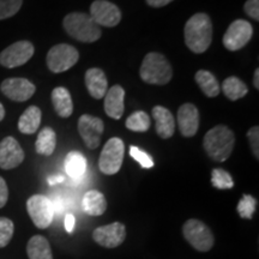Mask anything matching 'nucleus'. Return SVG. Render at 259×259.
Listing matches in <instances>:
<instances>
[{
    "label": "nucleus",
    "mask_w": 259,
    "mask_h": 259,
    "mask_svg": "<svg viewBox=\"0 0 259 259\" xmlns=\"http://www.w3.org/2000/svg\"><path fill=\"white\" fill-rule=\"evenodd\" d=\"M185 44L196 54H202L210 47L212 41V23L206 14L199 12L186 22L184 28Z\"/></svg>",
    "instance_id": "1"
},
{
    "label": "nucleus",
    "mask_w": 259,
    "mask_h": 259,
    "mask_svg": "<svg viewBox=\"0 0 259 259\" xmlns=\"http://www.w3.org/2000/svg\"><path fill=\"white\" fill-rule=\"evenodd\" d=\"M235 136L229 127L218 125L206 132L203 139L204 150L212 161L225 162L233 153Z\"/></svg>",
    "instance_id": "2"
},
{
    "label": "nucleus",
    "mask_w": 259,
    "mask_h": 259,
    "mask_svg": "<svg viewBox=\"0 0 259 259\" xmlns=\"http://www.w3.org/2000/svg\"><path fill=\"white\" fill-rule=\"evenodd\" d=\"M63 25L65 31L74 40L92 44L101 37V28L97 25L89 15L83 12H71L65 16Z\"/></svg>",
    "instance_id": "3"
},
{
    "label": "nucleus",
    "mask_w": 259,
    "mask_h": 259,
    "mask_svg": "<svg viewBox=\"0 0 259 259\" xmlns=\"http://www.w3.org/2000/svg\"><path fill=\"white\" fill-rule=\"evenodd\" d=\"M139 74L145 83L164 85L173 77V70H171L169 61L166 59L163 54L151 52L143 59Z\"/></svg>",
    "instance_id": "4"
},
{
    "label": "nucleus",
    "mask_w": 259,
    "mask_h": 259,
    "mask_svg": "<svg viewBox=\"0 0 259 259\" xmlns=\"http://www.w3.org/2000/svg\"><path fill=\"white\" fill-rule=\"evenodd\" d=\"M184 236L199 252H208L212 248L215 238L205 223L196 219L187 220L183 227Z\"/></svg>",
    "instance_id": "5"
},
{
    "label": "nucleus",
    "mask_w": 259,
    "mask_h": 259,
    "mask_svg": "<svg viewBox=\"0 0 259 259\" xmlns=\"http://www.w3.org/2000/svg\"><path fill=\"white\" fill-rule=\"evenodd\" d=\"M125 145L120 138H111L103 147L99 160V168L103 174L113 176L118 173L122 166Z\"/></svg>",
    "instance_id": "6"
},
{
    "label": "nucleus",
    "mask_w": 259,
    "mask_h": 259,
    "mask_svg": "<svg viewBox=\"0 0 259 259\" xmlns=\"http://www.w3.org/2000/svg\"><path fill=\"white\" fill-rule=\"evenodd\" d=\"M79 53L73 46L59 44L52 47L47 54V66L53 73H61L77 64Z\"/></svg>",
    "instance_id": "7"
},
{
    "label": "nucleus",
    "mask_w": 259,
    "mask_h": 259,
    "mask_svg": "<svg viewBox=\"0 0 259 259\" xmlns=\"http://www.w3.org/2000/svg\"><path fill=\"white\" fill-rule=\"evenodd\" d=\"M27 210L34 225L40 229L48 228L54 218V204L44 194H34L27 200Z\"/></svg>",
    "instance_id": "8"
},
{
    "label": "nucleus",
    "mask_w": 259,
    "mask_h": 259,
    "mask_svg": "<svg viewBox=\"0 0 259 259\" xmlns=\"http://www.w3.org/2000/svg\"><path fill=\"white\" fill-rule=\"evenodd\" d=\"M253 35V28L245 19H236L229 25L223 35V46L228 51H239L250 42Z\"/></svg>",
    "instance_id": "9"
},
{
    "label": "nucleus",
    "mask_w": 259,
    "mask_h": 259,
    "mask_svg": "<svg viewBox=\"0 0 259 259\" xmlns=\"http://www.w3.org/2000/svg\"><path fill=\"white\" fill-rule=\"evenodd\" d=\"M34 45L29 41H18L10 45L0 53V64L8 69H14L28 63L34 56Z\"/></svg>",
    "instance_id": "10"
},
{
    "label": "nucleus",
    "mask_w": 259,
    "mask_h": 259,
    "mask_svg": "<svg viewBox=\"0 0 259 259\" xmlns=\"http://www.w3.org/2000/svg\"><path fill=\"white\" fill-rule=\"evenodd\" d=\"M90 17L99 25L113 28L121 21V11L115 4L107 0H95L90 5Z\"/></svg>",
    "instance_id": "11"
},
{
    "label": "nucleus",
    "mask_w": 259,
    "mask_h": 259,
    "mask_svg": "<svg viewBox=\"0 0 259 259\" xmlns=\"http://www.w3.org/2000/svg\"><path fill=\"white\" fill-rule=\"evenodd\" d=\"M105 130L103 121L97 116L83 114L78 120V132L84 144L89 149H96L100 145L101 136Z\"/></svg>",
    "instance_id": "12"
},
{
    "label": "nucleus",
    "mask_w": 259,
    "mask_h": 259,
    "mask_svg": "<svg viewBox=\"0 0 259 259\" xmlns=\"http://www.w3.org/2000/svg\"><path fill=\"white\" fill-rule=\"evenodd\" d=\"M126 238V228L120 222L102 226L93 233V239L97 244L107 248H114L120 246Z\"/></svg>",
    "instance_id": "13"
},
{
    "label": "nucleus",
    "mask_w": 259,
    "mask_h": 259,
    "mask_svg": "<svg viewBox=\"0 0 259 259\" xmlns=\"http://www.w3.org/2000/svg\"><path fill=\"white\" fill-rule=\"evenodd\" d=\"M2 93L16 102H24L35 94V85L27 78H8L0 85Z\"/></svg>",
    "instance_id": "14"
},
{
    "label": "nucleus",
    "mask_w": 259,
    "mask_h": 259,
    "mask_svg": "<svg viewBox=\"0 0 259 259\" xmlns=\"http://www.w3.org/2000/svg\"><path fill=\"white\" fill-rule=\"evenodd\" d=\"M24 160V151L14 137H6L0 142V168L14 169Z\"/></svg>",
    "instance_id": "15"
},
{
    "label": "nucleus",
    "mask_w": 259,
    "mask_h": 259,
    "mask_svg": "<svg viewBox=\"0 0 259 259\" xmlns=\"http://www.w3.org/2000/svg\"><path fill=\"white\" fill-rule=\"evenodd\" d=\"M178 126L184 137H193L199 128V112L192 103H184L178 111Z\"/></svg>",
    "instance_id": "16"
},
{
    "label": "nucleus",
    "mask_w": 259,
    "mask_h": 259,
    "mask_svg": "<svg viewBox=\"0 0 259 259\" xmlns=\"http://www.w3.org/2000/svg\"><path fill=\"white\" fill-rule=\"evenodd\" d=\"M124 99L125 90L120 85H113L111 89L107 90L105 95V111L109 118L120 119L124 114Z\"/></svg>",
    "instance_id": "17"
},
{
    "label": "nucleus",
    "mask_w": 259,
    "mask_h": 259,
    "mask_svg": "<svg viewBox=\"0 0 259 259\" xmlns=\"http://www.w3.org/2000/svg\"><path fill=\"white\" fill-rule=\"evenodd\" d=\"M153 116L156 124V134L163 139L170 138L176 132V119L169 109L162 106L154 107Z\"/></svg>",
    "instance_id": "18"
},
{
    "label": "nucleus",
    "mask_w": 259,
    "mask_h": 259,
    "mask_svg": "<svg viewBox=\"0 0 259 259\" xmlns=\"http://www.w3.org/2000/svg\"><path fill=\"white\" fill-rule=\"evenodd\" d=\"M84 79H85V85L90 96L99 100L106 95L107 89H108V80L102 70L96 69V67L89 69L87 71Z\"/></svg>",
    "instance_id": "19"
},
{
    "label": "nucleus",
    "mask_w": 259,
    "mask_h": 259,
    "mask_svg": "<svg viewBox=\"0 0 259 259\" xmlns=\"http://www.w3.org/2000/svg\"><path fill=\"white\" fill-rule=\"evenodd\" d=\"M83 210L88 215L101 216L107 209V200L105 196L96 190H90L84 194L82 200Z\"/></svg>",
    "instance_id": "20"
},
{
    "label": "nucleus",
    "mask_w": 259,
    "mask_h": 259,
    "mask_svg": "<svg viewBox=\"0 0 259 259\" xmlns=\"http://www.w3.org/2000/svg\"><path fill=\"white\" fill-rule=\"evenodd\" d=\"M52 102L57 114L61 118H69L73 112V103L69 90L64 87H58L52 92Z\"/></svg>",
    "instance_id": "21"
},
{
    "label": "nucleus",
    "mask_w": 259,
    "mask_h": 259,
    "mask_svg": "<svg viewBox=\"0 0 259 259\" xmlns=\"http://www.w3.org/2000/svg\"><path fill=\"white\" fill-rule=\"evenodd\" d=\"M42 113L36 106H30L25 109L18 120V128L22 134L32 135L37 131L41 124Z\"/></svg>",
    "instance_id": "22"
},
{
    "label": "nucleus",
    "mask_w": 259,
    "mask_h": 259,
    "mask_svg": "<svg viewBox=\"0 0 259 259\" xmlns=\"http://www.w3.org/2000/svg\"><path fill=\"white\" fill-rule=\"evenodd\" d=\"M65 170L71 179L78 181L87 170V160L78 151H71L65 158Z\"/></svg>",
    "instance_id": "23"
},
{
    "label": "nucleus",
    "mask_w": 259,
    "mask_h": 259,
    "mask_svg": "<svg viewBox=\"0 0 259 259\" xmlns=\"http://www.w3.org/2000/svg\"><path fill=\"white\" fill-rule=\"evenodd\" d=\"M29 259H53L51 245L45 236L35 235L27 245Z\"/></svg>",
    "instance_id": "24"
},
{
    "label": "nucleus",
    "mask_w": 259,
    "mask_h": 259,
    "mask_svg": "<svg viewBox=\"0 0 259 259\" xmlns=\"http://www.w3.org/2000/svg\"><path fill=\"white\" fill-rule=\"evenodd\" d=\"M194 79L202 90L203 94L208 97H216L219 96L221 92V87L211 72L206 70H199L194 74Z\"/></svg>",
    "instance_id": "25"
},
{
    "label": "nucleus",
    "mask_w": 259,
    "mask_h": 259,
    "mask_svg": "<svg viewBox=\"0 0 259 259\" xmlns=\"http://www.w3.org/2000/svg\"><path fill=\"white\" fill-rule=\"evenodd\" d=\"M57 145V135L51 127H44L38 132L36 143H35V149L37 154L50 156L56 150Z\"/></svg>",
    "instance_id": "26"
},
{
    "label": "nucleus",
    "mask_w": 259,
    "mask_h": 259,
    "mask_svg": "<svg viewBox=\"0 0 259 259\" xmlns=\"http://www.w3.org/2000/svg\"><path fill=\"white\" fill-rule=\"evenodd\" d=\"M222 92L231 101H236V100L242 99V97L247 95L248 89L241 79L232 76L223 80Z\"/></svg>",
    "instance_id": "27"
},
{
    "label": "nucleus",
    "mask_w": 259,
    "mask_h": 259,
    "mask_svg": "<svg viewBox=\"0 0 259 259\" xmlns=\"http://www.w3.org/2000/svg\"><path fill=\"white\" fill-rule=\"evenodd\" d=\"M126 127L130 131L145 132L150 127V118L145 112L137 111L128 116L126 120Z\"/></svg>",
    "instance_id": "28"
},
{
    "label": "nucleus",
    "mask_w": 259,
    "mask_h": 259,
    "mask_svg": "<svg viewBox=\"0 0 259 259\" xmlns=\"http://www.w3.org/2000/svg\"><path fill=\"white\" fill-rule=\"evenodd\" d=\"M211 184L219 190H229L234 186V181L228 171L222 168H215L211 173Z\"/></svg>",
    "instance_id": "29"
},
{
    "label": "nucleus",
    "mask_w": 259,
    "mask_h": 259,
    "mask_svg": "<svg viewBox=\"0 0 259 259\" xmlns=\"http://www.w3.org/2000/svg\"><path fill=\"white\" fill-rule=\"evenodd\" d=\"M257 206V200L250 194H244L238 204V212L242 219H252Z\"/></svg>",
    "instance_id": "30"
},
{
    "label": "nucleus",
    "mask_w": 259,
    "mask_h": 259,
    "mask_svg": "<svg viewBox=\"0 0 259 259\" xmlns=\"http://www.w3.org/2000/svg\"><path fill=\"white\" fill-rule=\"evenodd\" d=\"M15 232L14 222L8 218H0V248L5 247L11 241Z\"/></svg>",
    "instance_id": "31"
},
{
    "label": "nucleus",
    "mask_w": 259,
    "mask_h": 259,
    "mask_svg": "<svg viewBox=\"0 0 259 259\" xmlns=\"http://www.w3.org/2000/svg\"><path fill=\"white\" fill-rule=\"evenodd\" d=\"M23 0H0V21L15 16L22 8Z\"/></svg>",
    "instance_id": "32"
},
{
    "label": "nucleus",
    "mask_w": 259,
    "mask_h": 259,
    "mask_svg": "<svg viewBox=\"0 0 259 259\" xmlns=\"http://www.w3.org/2000/svg\"><path fill=\"white\" fill-rule=\"evenodd\" d=\"M130 155H131V156L134 157L135 160L137 161L143 168H147V169H149V168L154 167L153 158H151L150 155H148L145 151L142 150V149L132 145V147H130Z\"/></svg>",
    "instance_id": "33"
},
{
    "label": "nucleus",
    "mask_w": 259,
    "mask_h": 259,
    "mask_svg": "<svg viewBox=\"0 0 259 259\" xmlns=\"http://www.w3.org/2000/svg\"><path fill=\"white\" fill-rule=\"evenodd\" d=\"M247 138L250 142V147L252 149L255 158H259V127L258 126H253L247 132Z\"/></svg>",
    "instance_id": "34"
},
{
    "label": "nucleus",
    "mask_w": 259,
    "mask_h": 259,
    "mask_svg": "<svg viewBox=\"0 0 259 259\" xmlns=\"http://www.w3.org/2000/svg\"><path fill=\"white\" fill-rule=\"evenodd\" d=\"M245 12L253 18L254 21H259V0H247L244 5Z\"/></svg>",
    "instance_id": "35"
},
{
    "label": "nucleus",
    "mask_w": 259,
    "mask_h": 259,
    "mask_svg": "<svg viewBox=\"0 0 259 259\" xmlns=\"http://www.w3.org/2000/svg\"><path fill=\"white\" fill-rule=\"evenodd\" d=\"M9 199V189L6 185V181L0 177V209L5 206Z\"/></svg>",
    "instance_id": "36"
},
{
    "label": "nucleus",
    "mask_w": 259,
    "mask_h": 259,
    "mask_svg": "<svg viewBox=\"0 0 259 259\" xmlns=\"http://www.w3.org/2000/svg\"><path fill=\"white\" fill-rule=\"evenodd\" d=\"M74 228V216L71 213H67L65 216V229L67 233H72Z\"/></svg>",
    "instance_id": "37"
},
{
    "label": "nucleus",
    "mask_w": 259,
    "mask_h": 259,
    "mask_svg": "<svg viewBox=\"0 0 259 259\" xmlns=\"http://www.w3.org/2000/svg\"><path fill=\"white\" fill-rule=\"evenodd\" d=\"M174 0H147V4L151 8H163Z\"/></svg>",
    "instance_id": "38"
},
{
    "label": "nucleus",
    "mask_w": 259,
    "mask_h": 259,
    "mask_svg": "<svg viewBox=\"0 0 259 259\" xmlns=\"http://www.w3.org/2000/svg\"><path fill=\"white\" fill-rule=\"evenodd\" d=\"M61 181H64V177H61V176L50 177V179H48V183H50L51 185H54V184L61 183Z\"/></svg>",
    "instance_id": "39"
},
{
    "label": "nucleus",
    "mask_w": 259,
    "mask_h": 259,
    "mask_svg": "<svg viewBox=\"0 0 259 259\" xmlns=\"http://www.w3.org/2000/svg\"><path fill=\"white\" fill-rule=\"evenodd\" d=\"M253 85L255 89H259V70L255 69L253 76Z\"/></svg>",
    "instance_id": "40"
},
{
    "label": "nucleus",
    "mask_w": 259,
    "mask_h": 259,
    "mask_svg": "<svg viewBox=\"0 0 259 259\" xmlns=\"http://www.w3.org/2000/svg\"><path fill=\"white\" fill-rule=\"evenodd\" d=\"M4 116H5V108H4V106L2 105V102H0V121L4 119Z\"/></svg>",
    "instance_id": "41"
}]
</instances>
